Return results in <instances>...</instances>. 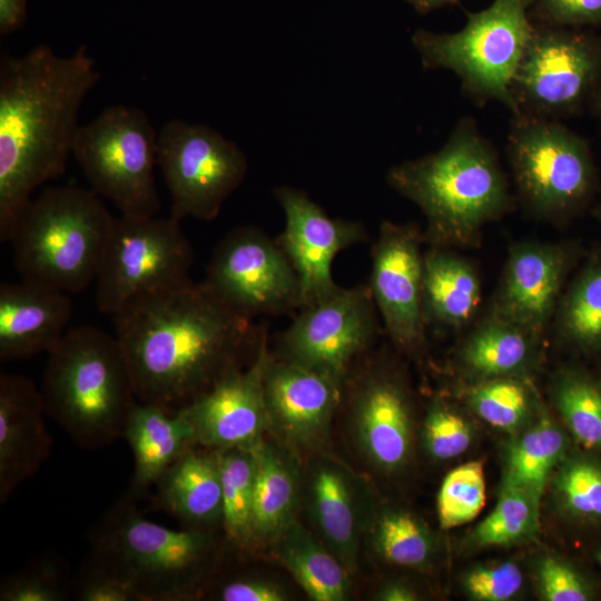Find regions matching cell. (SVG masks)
Masks as SVG:
<instances>
[{"mask_svg":"<svg viewBox=\"0 0 601 601\" xmlns=\"http://www.w3.org/2000/svg\"><path fill=\"white\" fill-rule=\"evenodd\" d=\"M138 402L176 413L208 392L262 329L204 282L135 299L112 316Z\"/></svg>","mask_w":601,"mask_h":601,"instance_id":"obj_1","label":"cell"},{"mask_svg":"<svg viewBox=\"0 0 601 601\" xmlns=\"http://www.w3.org/2000/svg\"><path fill=\"white\" fill-rule=\"evenodd\" d=\"M101 78L86 46L58 56L41 43L0 58V239L33 191L61 177L79 111Z\"/></svg>","mask_w":601,"mask_h":601,"instance_id":"obj_2","label":"cell"},{"mask_svg":"<svg viewBox=\"0 0 601 601\" xmlns=\"http://www.w3.org/2000/svg\"><path fill=\"white\" fill-rule=\"evenodd\" d=\"M386 180L421 209L434 247H477L484 226L513 208L497 155L472 117L437 151L391 167Z\"/></svg>","mask_w":601,"mask_h":601,"instance_id":"obj_3","label":"cell"},{"mask_svg":"<svg viewBox=\"0 0 601 601\" xmlns=\"http://www.w3.org/2000/svg\"><path fill=\"white\" fill-rule=\"evenodd\" d=\"M41 392L48 416L78 446L90 450L124 437L138 403L116 335L89 325L68 329L47 353Z\"/></svg>","mask_w":601,"mask_h":601,"instance_id":"obj_4","label":"cell"},{"mask_svg":"<svg viewBox=\"0 0 601 601\" xmlns=\"http://www.w3.org/2000/svg\"><path fill=\"white\" fill-rule=\"evenodd\" d=\"M214 531L171 529L118 500L91 528L89 556L124 579L139 601L203 597L214 565Z\"/></svg>","mask_w":601,"mask_h":601,"instance_id":"obj_5","label":"cell"},{"mask_svg":"<svg viewBox=\"0 0 601 601\" xmlns=\"http://www.w3.org/2000/svg\"><path fill=\"white\" fill-rule=\"evenodd\" d=\"M114 221L95 190L46 187L19 210L6 243L21 279L77 293L96 279Z\"/></svg>","mask_w":601,"mask_h":601,"instance_id":"obj_6","label":"cell"},{"mask_svg":"<svg viewBox=\"0 0 601 601\" xmlns=\"http://www.w3.org/2000/svg\"><path fill=\"white\" fill-rule=\"evenodd\" d=\"M535 0H493L466 12L464 28L453 33L417 29L412 43L428 69H449L477 102L497 100L519 115L512 82L534 30L530 9Z\"/></svg>","mask_w":601,"mask_h":601,"instance_id":"obj_7","label":"cell"},{"mask_svg":"<svg viewBox=\"0 0 601 601\" xmlns=\"http://www.w3.org/2000/svg\"><path fill=\"white\" fill-rule=\"evenodd\" d=\"M506 154L518 194L536 217L561 224L591 201L598 174L590 146L555 119L514 116Z\"/></svg>","mask_w":601,"mask_h":601,"instance_id":"obj_8","label":"cell"},{"mask_svg":"<svg viewBox=\"0 0 601 601\" xmlns=\"http://www.w3.org/2000/svg\"><path fill=\"white\" fill-rule=\"evenodd\" d=\"M157 147L158 134L147 114L118 104L79 126L72 156L91 189L122 216L151 217L160 208L154 178Z\"/></svg>","mask_w":601,"mask_h":601,"instance_id":"obj_9","label":"cell"},{"mask_svg":"<svg viewBox=\"0 0 601 601\" xmlns=\"http://www.w3.org/2000/svg\"><path fill=\"white\" fill-rule=\"evenodd\" d=\"M173 217L115 218L95 279L98 309L116 315L135 299L188 283L194 250Z\"/></svg>","mask_w":601,"mask_h":601,"instance_id":"obj_10","label":"cell"},{"mask_svg":"<svg viewBox=\"0 0 601 601\" xmlns=\"http://www.w3.org/2000/svg\"><path fill=\"white\" fill-rule=\"evenodd\" d=\"M157 165L170 195V217L211 220L242 184L247 158L214 128L174 118L158 134Z\"/></svg>","mask_w":601,"mask_h":601,"instance_id":"obj_11","label":"cell"},{"mask_svg":"<svg viewBox=\"0 0 601 601\" xmlns=\"http://www.w3.org/2000/svg\"><path fill=\"white\" fill-rule=\"evenodd\" d=\"M600 83L601 37L534 23L512 82L519 115L550 119L574 115Z\"/></svg>","mask_w":601,"mask_h":601,"instance_id":"obj_12","label":"cell"},{"mask_svg":"<svg viewBox=\"0 0 601 601\" xmlns=\"http://www.w3.org/2000/svg\"><path fill=\"white\" fill-rule=\"evenodd\" d=\"M204 283L250 318L302 307L299 282L290 262L277 240L255 226L238 227L218 244Z\"/></svg>","mask_w":601,"mask_h":601,"instance_id":"obj_13","label":"cell"},{"mask_svg":"<svg viewBox=\"0 0 601 601\" xmlns=\"http://www.w3.org/2000/svg\"><path fill=\"white\" fill-rule=\"evenodd\" d=\"M299 311L282 336L280 358L343 383L353 361L376 334L375 303L370 287H338Z\"/></svg>","mask_w":601,"mask_h":601,"instance_id":"obj_14","label":"cell"},{"mask_svg":"<svg viewBox=\"0 0 601 601\" xmlns=\"http://www.w3.org/2000/svg\"><path fill=\"white\" fill-rule=\"evenodd\" d=\"M584 254L579 242L515 244L486 313L543 338Z\"/></svg>","mask_w":601,"mask_h":601,"instance_id":"obj_15","label":"cell"},{"mask_svg":"<svg viewBox=\"0 0 601 601\" xmlns=\"http://www.w3.org/2000/svg\"><path fill=\"white\" fill-rule=\"evenodd\" d=\"M423 233L414 224H381L372 248L370 289L391 341L408 354L425 346Z\"/></svg>","mask_w":601,"mask_h":601,"instance_id":"obj_16","label":"cell"},{"mask_svg":"<svg viewBox=\"0 0 601 601\" xmlns=\"http://www.w3.org/2000/svg\"><path fill=\"white\" fill-rule=\"evenodd\" d=\"M274 195L285 214L277 243L297 275L304 307L339 287L332 276L333 260L341 250L364 242L366 231L359 221L329 217L302 190L280 186Z\"/></svg>","mask_w":601,"mask_h":601,"instance_id":"obj_17","label":"cell"},{"mask_svg":"<svg viewBox=\"0 0 601 601\" xmlns=\"http://www.w3.org/2000/svg\"><path fill=\"white\" fill-rule=\"evenodd\" d=\"M269 356L263 328L250 364L233 368L181 410L194 428L197 445L214 450L250 449L263 440L268 428L264 374Z\"/></svg>","mask_w":601,"mask_h":601,"instance_id":"obj_18","label":"cell"},{"mask_svg":"<svg viewBox=\"0 0 601 601\" xmlns=\"http://www.w3.org/2000/svg\"><path fill=\"white\" fill-rule=\"evenodd\" d=\"M341 385L327 374L270 354L264 374L268 428L292 446L318 449L328 436Z\"/></svg>","mask_w":601,"mask_h":601,"instance_id":"obj_19","label":"cell"},{"mask_svg":"<svg viewBox=\"0 0 601 601\" xmlns=\"http://www.w3.org/2000/svg\"><path fill=\"white\" fill-rule=\"evenodd\" d=\"M349 398L353 434L364 456L384 472L404 467L413 447V411L403 381L372 368L357 380Z\"/></svg>","mask_w":601,"mask_h":601,"instance_id":"obj_20","label":"cell"},{"mask_svg":"<svg viewBox=\"0 0 601 601\" xmlns=\"http://www.w3.org/2000/svg\"><path fill=\"white\" fill-rule=\"evenodd\" d=\"M42 392L21 374H0V503L38 473L51 455Z\"/></svg>","mask_w":601,"mask_h":601,"instance_id":"obj_21","label":"cell"},{"mask_svg":"<svg viewBox=\"0 0 601 601\" xmlns=\"http://www.w3.org/2000/svg\"><path fill=\"white\" fill-rule=\"evenodd\" d=\"M68 293L21 279L0 286V362L48 353L68 332L72 305Z\"/></svg>","mask_w":601,"mask_h":601,"instance_id":"obj_22","label":"cell"},{"mask_svg":"<svg viewBox=\"0 0 601 601\" xmlns=\"http://www.w3.org/2000/svg\"><path fill=\"white\" fill-rule=\"evenodd\" d=\"M155 508L183 528L221 529L223 489L218 451L195 445L176 460L154 484Z\"/></svg>","mask_w":601,"mask_h":601,"instance_id":"obj_23","label":"cell"},{"mask_svg":"<svg viewBox=\"0 0 601 601\" xmlns=\"http://www.w3.org/2000/svg\"><path fill=\"white\" fill-rule=\"evenodd\" d=\"M353 475L331 459L316 460L307 477V505L323 543L352 572L356 568L362 503Z\"/></svg>","mask_w":601,"mask_h":601,"instance_id":"obj_24","label":"cell"},{"mask_svg":"<svg viewBox=\"0 0 601 601\" xmlns=\"http://www.w3.org/2000/svg\"><path fill=\"white\" fill-rule=\"evenodd\" d=\"M542 337L491 314L475 325L454 354L462 382L529 377L542 355Z\"/></svg>","mask_w":601,"mask_h":601,"instance_id":"obj_25","label":"cell"},{"mask_svg":"<svg viewBox=\"0 0 601 601\" xmlns=\"http://www.w3.org/2000/svg\"><path fill=\"white\" fill-rule=\"evenodd\" d=\"M134 455L131 492L139 494L154 486L161 474L187 450L197 445L194 428L183 411L138 402L125 427Z\"/></svg>","mask_w":601,"mask_h":601,"instance_id":"obj_26","label":"cell"},{"mask_svg":"<svg viewBox=\"0 0 601 601\" xmlns=\"http://www.w3.org/2000/svg\"><path fill=\"white\" fill-rule=\"evenodd\" d=\"M481 280L471 260L451 248L431 246L423 254L422 302L425 323L459 329L475 316Z\"/></svg>","mask_w":601,"mask_h":601,"instance_id":"obj_27","label":"cell"},{"mask_svg":"<svg viewBox=\"0 0 601 601\" xmlns=\"http://www.w3.org/2000/svg\"><path fill=\"white\" fill-rule=\"evenodd\" d=\"M555 341L577 356L601 357V243L587 252L560 297Z\"/></svg>","mask_w":601,"mask_h":601,"instance_id":"obj_28","label":"cell"},{"mask_svg":"<svg viewBox=\"0 0 601 601\" xmlns=\"http://www.w3.org/2000/svg\"><path fill=\"white\" fill-rule=\"evenodd\" d=\"M560 420L544 407L513 435L504 455L503 484L522 489L539 501L565 455L575 446Z\"/></svg>","mask_w":601,"mask_h":601,"instance_id":"obj_29","label":"cell"},{"mask_svg":"<svg viewBox=\"0 0 601 601\" xmlns=\"http://www.w3.org/2000/svg\"><path fill=\"white\" fill-rule=\"evenodd\" d=\"M252 450L255 460L253 535L257 548L276 541L294 521L298 475L290 457L264 439Z\"/></svg>","mask_w":601,"mask_h":601,"instance_id":"obj_30","label":"cell"},{"mask_svg":"<svg viewBox=\"0 0 601 601\" xmlns=\"http://www.w3.org/2000/svg\"><path fill=\"white\" fill-rule=\"evenodd\" d=\"M275 542L278 559L311 600L347 599L349 571L307 529L293 521Z\"/></svg>","mask_w":601,"mask_h":601,"instance_id":"obj_31","label":"cell"},{"mask_svg":"<svg viewBox=\"0 0 601 601\" xmlns=\"http://www.w3.org/2000/svg\"><path fill=\"white\" fill-rule=\"evenodd\" d=\"M549 484L563 521L579 531L601 534V455L575 445Z\"/></svg>","mask_w":601,"mask_h":601,"instance_id":"obj_32","label":"cell"},{"mask_svg":"<svg viewBox=\"0 0 601 601\" xmlns=\"http://www.w3.org/2000/svg\"><path fill=\"white\" fill-rule=\"evenodd\" d=\"M550 400L578 447L601 455V380L579 364L560 367L550 383Z\"/></svg>","mask_w":601,"mask_h":601,"instance_id":"obj_33","label":"cell"},{"mask_svg":"<svg viewBox=\"0 0 601 601\" xmlns=\"http://www.w3.org/2000/svg\"><path fill=\"white\" fill-rule=\"evenodd\" d=\"M456 395L474 415L512 435L528 426L543 407L529 377L462 382Z\"/></svg>","mask_w":601,"mask_h":601,"instance_id":"obj_34","label":"cell"},{"mask_svg":"<svg viewBox=\"0 0 601 601\" xmlns=\"http://www.w3.org/2000/svg\"><path fill=\"white\" fill-rule=\"evenodd\" d=\"M223 489L221 530L234 549H255L253 535L255 460L252 447L217 450Z\"/></svg>","mask_w":601,"mask_h":601,"instance_id":"obj_35","label":"cell"},{"mask_svg":"<svg viewBox=\"0 0 601 601\" xmlns=\"http://www.w3.org/2000/svg\"><path fill=\"white\" fill-rule=\"evenodd\" d=\"M371 544L377 556L394 565L426 566L435 552L432 531L415 514L397 509H382L370 522Z\"/></svg>","mask_w":601,"mask_h":601,"instance_id":"obj_36","label":"cell"},{"mask_svg":"<svg viewBox=\"0 0 601 601\" xmlns=\"http://www.w3.org/2000/svg\"><path fill=\"white\" fill-rule=\"evenodd\" d=\"M540 528V501L529 492L501 484L492 512L469 534L474 549L513 546L533 540Z\"/></svg>","mask_w":601,"mask_h":601,"instance_id":"obj_37","label":"cell"},{"mask_svg":"<svg viewBox=\"0 0 601 601\" xmlns=\"http://www.w3.org/2000/svg\"><path fill=\"white\" fill-rule=\"evenodd\" d=\"M486 499L481 461H470L451 470L437 494V516L442 529H452L474 520Z\"/></svg>","mask_w":601,"mask_h":601,"instance_id":"obj_38","label":"cell"},{"mask_svg":"<svg viewBox=\"0 0 601 601\" xmlns=\"http://www.w3.org/2000/svg\"><path fill=\"white\" fill-rule=\"evenodd\" d=\"M72 597V580L62 561L47 554L2 579L0 601H65Z\"/></svg>","mask_w":601,"mask_h":601,"instance_id":"obj_39","label":"cell"},{"mask_svg":"<svg viewBox=\"0 0 601 601\" xmlns=\"http://www.w3.org/2000/svg\"><path fill=\"white\" fill-rule=\"evenodd\" d=\"M423 444L435 461L461 456L472 445L475 436L473 424L453 403L435 398L423 423Z\"/></svg>","mask_w":601,"mask_h":601,"instance_id":"obj_40","label":"cell"},{"mask_svg":"<svg viewBox=\"0 0 601 601\" xmlns=\"http://www.w3.org/2000/svg\"><path fill=\"white\" fill-rule=\"evenodd\" d=\"M534 580L545 601H591L600 595V587L588 571L556 554H544L535 561Z\"/></svg>","mask_w":601,"mask_h":601,"instance_id":"obj_41","label":"cell"},{"mask_svg":"<svg viewBox=\"0 0 601 601\" xmlns=\"http://www.w3.org/2000/svg\"><path fill=\"white\" fill-rule=\"evenodd\" d=\"M523 573L511 561L477 564L463 573V592L475 601H509L523 587Z\"/></svg>","mask_w":601,"mask_h":601,"instance_id":"obj_42","label":"cell"},{"mask_svg":"<svg viewBox=\"0 0 601 601\" xmlns=\"http://www.w3.org/2000/svg\"><path fill=\"white\" fill-rule=\"evenodd\" d=\"M72 598L78 601H139L130 584L89 555L72 579Z\"/></svg>","mask_w":601,"mask_h":601,"instance_id":"obj_43","label":"cell"},{"mask_svg":"<svg viewBox=\"0 0 601 601\" xmlns=\"http://www.w3.org/2000/svg\"><path fill=\"white\" fill-rule=\"evenodd\" d=\"M536 24L581 29L601 26V0H535L530 9Z\"/></svg>","mask_w":601,"mask_h":601,"instance_id":"obj_44","label":"cell"},{"mask_svg":"<svg viewBox=\"0 0 601 601\" xmlns=\"http://www.w3.org/2000/svg\"><path fill=\"white\" fill-rule=\"evenodd\" d=\"M214 597L220 601H284L286 594L269 581L250 578L233 577L217 584Z\"/></svg>","mask_w":601,"mask_h":601,"instance_id":"obj_45","label":"cell"},{"mask_svg":"<svg viewBox=\"0 0 601 601\" xmlns=\"http://www.w3.org/2000/svg\"><path fill=\"white\" fill-rule=\"evenodd\" d=\"M27 16V0H0V35L9 36L21 29Z\"/></svg>","mask_w":601,"mask_h":601,"instance_id":"obj_46","label":"cell"},{"mask_svg":"<svg viewBox=\"0 0 601 601\" xmlns=\"http://www.w3.org/2000/svg\"><path fill=\"white\" fill-rule=\"evenodd\" d=\"M376 599L380 601H415L420 598L415 589L407 583L394 581L381 587Z\"/></svg>","mask_w":601,"mask_h":601,"instance_id":"obj_47","label":"cell"},{"mask_svg":"<svg viewBox=\"0 0 601 601\" xmlns=\"http://www.w3.org/2000/svg\"><path fill=\"white\" fill-rule=\"evenodd\" d=\"M410 3L418 13H428L432 10L439 9L444 6H455L460 3V0H405Z\"/></svg>","mask_w":601,"mask_h":601,"instance_id":"obj_48","label":"cell"},{"mask_svg":"<svg viewBox=\"0 0 601 601\" xmlns=\"http://www.w3.org/2000/svg\"><path fill=\"white\" fill-rule=\"evenodd\" d=\"M593 102L595 110L598 111L599 116L601 117V83L599 88L597 89L594 96H593Z\"/></svg>","mask_w":601,"mask_h":601,"instance_id":"obj_49","label":"cell"},{"mask_svg":"<svg viewBox=\"0 0 601 601\" xmlns=\"http://www.w3.org/2000/svg\"><path fill=\"white\" fill-rule=\"evenodd\" d=\"M593 556H594V560L600 569V572H601V536L599 539V541L597 542V545L594 548V551H593Z\"/></svg>","mask_w":601,"mask_h":601,"instance_id":"obj_50","label":"cell"},{"mask_svg":"<svg viewBox=\"0 0 601 601\" xmlns=\"http://www.w3.org/2000/svg\"><path fill=\"white\" fill-rule=\"evenodd\" d=\"M595 216H597L598 220L601 224V199H600V203H599L598 207L595 208Z\"/></svg>","mask_w":601,"mask_h":601,"instance_id":"obj_51","label":"cell"},{"mask_svg":"<svg viewBox=\"0 0 601 601\" xmlns=\"http://www.w3.org/2000/svg\"><path fill=\"white\" fill-rule=\"evenodd\" d=\"M599 378L601 380V371H600V375H599Z\"/></svg>","mask_w":601,"mask_h":601,"instance_id":"obj_52","label":"cell"}]
</instances>
